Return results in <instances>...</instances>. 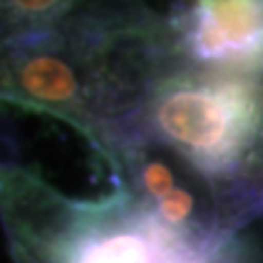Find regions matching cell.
Masks as SVG:
<instances>
[{"label": "cell", "instance_id": "cell-4", "mask_svg": "<svg viewBox=\"0 0 263 263\" xmlns=\"http://www.w3.org/2000/svg\"><path fill=\"white\" fill-rule=\"evenodd\" d=\"M110 169L119 186L182 243L197 250L235 243L237 235L224 221L221 195L174 152L138 134L121 147Z\"/></svg>", "mask_w": 263, "mask_h": 263}, {"label": "cell", "instance_id": "cell-3", "mask_svg": "<svg viewBox=\"0 0 263 263\" xmlns=\"http://www.w3.org/2000/svg\"><path fill=\"white\" fill-rule=\"evenodd\" d=\"M15 263H237V246L197 250L152 219L125 186L97 200L55 186L33 193L7 226Z\"/></svg>", "mask_w": 263, "mask_h": 263}, {"label": "cell", "instance_id": "cell-5", "mask_svg": "<svg viewBox=\"0 0 263 263\" xmlns=\"http://www.w3.org/2000/svg\"><path fill=\"white\" fill-rule=\"evenodd\" d=\"M174 57L197 68L263 77V0H197L167 13Z\"/></svg>", "mask_w": 263, "mask_h": 263}, {"label": "cell", "instance_id": "cell-1", "mask_svg": "<svg viewBox=\"0 0 263 263\" xmlns=\"http://www.w3.org/2000/svg\"><path fill=\"white\" fill-rule=\"evenodd\" d=\"M174 60L167 15L145 7L0 3V101L66 121L108 164Z\"/></svg>", "mask_w": 263, "mask_h": 263}, {"label": "cell", "instance_id": "cell-6", "mask_svg": "<svg viewBox=\"0 0 263 263\" xmlns=\"http://www.w3.org/2000/svg\"><path fill=\"white\" fill-rule=\"evenodd\" d=\"M257 217H263V156L243 182L224 197V221L233 235Z\"/></svg>", "mask_w": 263, "mask_h": 263}, {"label": "cell", "instance_id": "cell-2", "mask_svg": "<svg viewBox=\"0 0 263 263\" xmlns=\"http://www.w3.org/2000/svg\"><path fill=\"white\" fill-rule=\"evenodd\" d=\"M136 132L182 158L224 202L263 156V77L174 60L147 86Z\"/></svg>", "mask_w": 263, "mask_h": 263}]
</instances>
